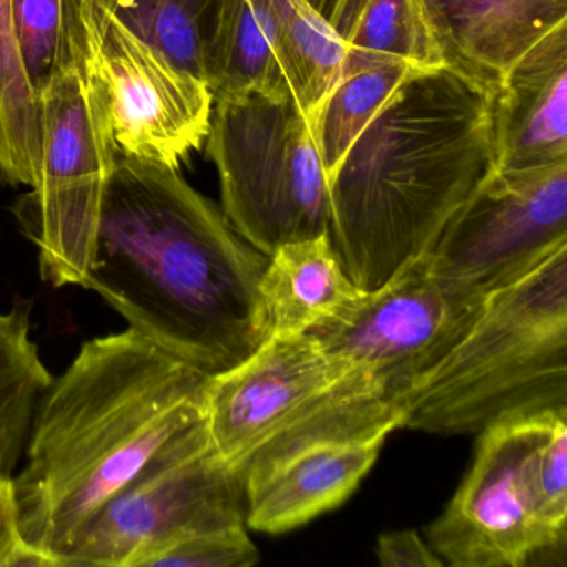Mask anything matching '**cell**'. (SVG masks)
Listing matches in <instances>:
<instances>
[{
	"instance_id": "obj_1",
	"label": "cell",
	"mask_w": 567,
	"mask_h": 567,
	"mask_svg": "<svg viewBox=\"0 0 567 567\" xmlns=\"http://www.w3.org/2000/svg\"><path fill=\"white\" fill-rule=\"evenodd\" d=\"M267 257L178 168L118 157L84 288L171 357L207 377L268 338Z\"/></svg>"
},
{
	"instance_id": "obj_2",
	"label": "cell",
	"mask_w": 567,
	"mask_h": 567,
	"mask_svg": "<svg viewBox=\"0 0 567 567\" xmlns=\"http://www.w3.org/2000/svg\"><path fill=\"white\" fill-rule=\"evenodd\" d=\"M208 378L132 330L82 344L42 396L14 474L25 543L62 567L89 520L205 420Z\"/></svg>"
},
{
	"instance_id": "obj_3",
	"label": "cell",
	"mask_w": 567,
	"mask_h": 567,
	"mask_svg": "<svg viewBox=\"0 0 567 567\" xmlns=\"http://www.w3.org/2000/svg\"><path fill=\"white\" fill-rule=\"evenodd\" d=\"M494 89L450 68L414 72L328 181L330 235L351 280L373 291L426 257L496 165Z\"/></svg>"
},
{
	"instance_id": "obj_4",
	"label": "cell",
	"mask_w": 567,
	"mask_h": 567,
	"mask_svg": "<svg viewBox=\"0 0 567 567\" xmlns=\"http://www.w3.org/2000/svg\"><path fill=\"white\" fill-rule=\"evenodd\" d=\"M393 403L400 430L443 436L567 410V245L493 291L464 337Z\"/></svg>"
},
{
	"instance_id": "obj_5",
	"label": "cell",
	"mask_w": 567,
	"mask_h": 567,
	"mask_svg": "<svg viewBox=\"0 0 567 567\" xmlns=\"http://www.w3.org/2000/svg\"><path fill=\"white\" fill-rule=\"evenodd\" d=\"M207 152L225 217L265 257L290 241L330 234L317 138L290 89L215 102Z\"/></svg>"
},
{
	"instance_id": "obj_6",
	"label": "cell",
	"mask_w": 567,
	"mask_h": 567,
	"mask_svg": "<svg viewBox=\"0 0 567 567\" xmlns=\"http://www.w3.org/2000/svg\"><path fill=\"white\" fill-rule=\"evenodd\" d=\"M41 164L19 212L55 288L84 287L109 185L117 165L107 99L89 52L39 89Z\"/></svg>"
},
{
	"instance_id": "obj_7",
	"label": "cell",
	"mask_w": 567,
	"mask_h": 567,
	"mask_svg": "<svg viewBox=\"0 0 567 567\" xmlns=\"http://www.w3.org/2000/svg\"><path fill=\"white\" fill-rule=\"evenodd\" d=\"M245 523V481L200 421L162 447L79 534L62 567H148L194 534Z\"/></svg>"
},
{
	"instance_id": "obj_8",
	"label": "cell",
	"mask_w": 567,
	"mask_h": 567,
	"mask_svg": "<svg viewBox=\"0 0 567 567\" xmlns=\"http://www.w3.org/2000/svg\"><path fill=\"white\" fill-rule=\"evenodd\" d=\"M370 394L388 396L313 333L270 334L250 357L208 378L205 423L218 457L244 474L248 461L275 441Z\"/></svg>"
},
{
	"instance_id": "obj_9",
	"label": "cell",
	"mask_w": 567,
	"mask_h": 567,
	"mask_svg": "<svg viewBox=\"0 0 567 567\" xmlns=\"http://www.w3.org/2000/svg\"><path fill=\"white\" fill-rule=\"evenodd\" d=\"M400 411L383 394L315 417L255 454L244 470L245 523L280 534L337 509L377 463Z\"/></svg>"
},
{
	"instance_id": "obj_10",
	"label": "cell",
	"mask_w": 567,
	"mask_h": 567,
	"mask_svg": "<svg viewBox=\"0 0 567 567\" xmlns=\"http://www.w3.org/2000/svg\"><path fill=\"white\" fill-rule=\"evenodd\" d=\"M487 297L436 274L423 257L308 333L394 400L464 337Z\"/></svg>"
},
{
	"instance_id": "obj_11",
	"label": "cell",
	"mask_w": 567,
	"mask_h": 567,
	"mask_svg": "<svg viewBox=\"0 0 567 567\" xmlns=\"http://www.w3.org/2000/svg\"><path fill=\"white\" fill-rule=\"evenodd\" d=\"M567 245V162L484 175L447 221L431 268L491 295Z\"/></svg>"
},
{
	"instance_id": "obj_12",
	"label": "cell",
	"mask_w": 567,
	"mask_h": 567,
	"mask_svg": "<svg viewBox=\"0 0 567 567\" xmlns=\"http://www.w3.org/2000/svg\"><path fill=\"white\" fill-rule=\"evenodd\" d=\"M81 22L117 151L135 161L181 167L210 131L208 85L142 41L114 12L84 9Z\"/></svg>"
},
{
	"instance_id": "obj_13",
	"label": "cell",
	"mask_w": 567,
	"mask_h": 567,
	"mask_svg": "<svg viewBox=\"0 0 567 567\" xmlns=\"http://www.w3.org/2000/svg\"><path fill=\"white\" fill-rule=\"evenodd\" d=\"M543 414L504 421L477 434L474 463L426 529V540L444 566L543 563L530 483V453Z\"/></svg>"
},
{
	"instance_id": "obj_14",
	"label": "cell",
	"mask_w": 567,
	"mask_h": 567,
	"mask_svg": "<svg viewBox=\"0 0 567 567\" xmlns=\"http://www.w3.org/2000/svg\"><path fill=\"white\" fill-rule=\"evenodd\" d=\"M414 2L443 64L489 89L536 42L567 22V0Z\"/></svg>"
},
{
	"instance_id": "obj_15",
	"label": "cell",
	"mask_w": 567,
	"mask_h": 567,
	"mask_svg": "<svg viewBox=\"0 0 567 567\" xmlns=\"http://www.w3.org/2000/svg\"><path fill=\"white\" fill-rule=\"evenodd\" d=\"M494 151L501 171L567 162V22L544 35L497 82Z\"/></svg>"
},
{
	"instance_id": "obj_16",
	"label": "cell",
	"mask_w": 567,
	"mask_h": 567,
	"mask_svg": "<svg viewBox=\"0 0 567 567\" xmlns=\"http://www.w3.org/2000/svg\"><path fill=\"white\" fill-rule=\"evenodd\" d=\"M363 295L330 234L281 245L267 257L260 281L268 337L308 333L357 307Z\"/></svg>"
},
{
	"instance_id": "obj_17",
	"label": "cell",
	"mask_w": 567,
	"mask_h": 567,
	"mask_svg": "<svg viewBox=\"0 0 567 567\" xmlns=\"http://www.w3.org/2000/svg\"><path fill=\"white\" fill-rule=\"evenodd\" d=\"M311 131L340 79L344 42L307 0H248Z\"/></svg>"
},
{
	"instance_id": "obj_18",
	"label": "cell",
	"mask_w": 567,
	"mask_h": 567,
	"mask_svg": "<svg viewBox=\"0 0 567 567\" xmlns=\"http://www.w3.org/2000/svg\"><path fill=\"white\" fill-rule=\"evenodd\" d=\"M204 78L214 102L290 89L248 0H215L205 29Z\"/></svg>"
},
{
	"instance_id": "obj_19",
	"label": "cell",
	"mask_w": 567,
	"mask_h": 567,
	"mask_svg": "<svg viewBox=\"0 0 567 567\" xmlns=\"http://www.w3.org/2000/svg\"><path fill=\"white\" fill-rule=\"evenodd\" d=\"M41 144L39 92L19 49L11 0H0V184L34 187Z\"/></svg>"
},
{
	"instance_id": "obj_20",
	"label": "cell",
	"mask_w": 567,
	"mask_h": 567,
	"mask_svg": "<svg viewBox=\"0 0 567 567\" xmlns=\"http://www.w3.org/2000/svg\"><path fill=\"white\" fill-rule=\"evenodd\" d=\"M54 378L42 363L24 310L0 311V474L14 476L39 403Z\"/></svg>"
},
{
	"instance_id": "obj_21",
	"label": "cell",
	"mask_w": 567,
	"mask_h": 567,
	"mask_svg": "<svg viewBox=\"0 0 567 567\" xmlns=\"http://www.w3.org/2000/svg\"><path fill=\"white\" fill-rule=\"evenodd\" d=\"M408 61H390L340 75L321 105L313 134L327 182L333 177L350 145L414 72Z\"/></svg>"
},
{
	"instance_id": "obj_22",
	"label": "cell",
	"mask_w": 567,
	"mask_h": 567,
	"mask_svg": "<svg viewBox=\"0 0 567 567\" xmlns=\"http://www.w3.org/2000/svg\"><path fill=\"white\" fill-rule=\"evenodd\" d=\"M344 48L340 75L390 61H408L420 69L446 68L414 0H371Z\"/></svg>"
},
{
	"instance_id": "obj_23",
	"label": "cell",
	"mask_w": 567,
	"mask_h": 567,
	"mask_svg": "<svg viewBox=\"0 0 567 567\" xmlns=\"http://www.w3.org/2000/svg\"><path fill=\"white\" fill-rule=\"evenodd\" d=\"M215 0H117L114 14L177 68L205 82L204 38Z\"/></svg>"
},
{
	"instance_id": "obj_24",
	"label": "cell",
	"mask_w": 567,
	"mask_h": 567,
	"mask_svg": "<svg viewBox=\"0 0 567 567\" xmlns=\"http://www.w3.org/2000/svg\"><path fill=\"white\" fill-rule=\"evenodd\" d=\"M19 49L35 89L87 52L74 0H11Z\"/></svg>"
},
{
	"instance_id": "obj_25",
	"label": "cell",
	"mask_w": 567,
	"mask_h": 567,
	"mask_svg": "<svg viewBox=\"0 0 567 567\" xmlns=\"http://www.w3.org/2000/svg\"><path fill=\"white\" fill-rule=\"evenodd\" d=\"M534 516L544 544L543 560L566 557L567 547V410L540 416L530 453ZM553 563V560H550Z\"/></svg>"
},
{
	"instance_id": "obj_26",
	"label": "cell",
	"mask_w": 567,
	"mask_h": 567,
	"mask_svg": "<svg viewBox=\"0 0 567 567\" xmlns=\"http://www.w3.org/2000/svg\"><path fill=\"white\" fill-rule=\"evenodd\" d=\"M260 560L247 524L194 534L165 549L148 567H250Z\"/></svg>"
},
{
	"instance_id": "obj_27",
	"label": "cell",
	"mask_w": 567,
	"mask_h": 567,
	"mask_svg": "<svg viewBox=\"0 0 567 567\" xmlns=\"http://www.w3.org/2000/svg\"><path fill=\"white\" fill-rule=\"evenodd\" d=\"M378 563L384 567H441V557L414 529L388 530L378 537Z\"/></svg>"
},
{
	"instance_id": "obj_28",
	"label": "cell",
	"mask_w": 567,
	"mask_h": 567,
	"mask_svg": "<svg viewBox=\"0 0 567 567\" xmlns=\"http://www.w3.org/2000/svg\"><path fill=\"white\" fill-rule=\"evenodd\" d=\"M24 546L25 540L19 526L14 476L0 474V567H14Z\"/></svg>"
},
{
	"instance_id": "obj_29",
	"label": "cell",
	"mask_w": 567,
	"mask_h": 567,
	"mask_svg": "<svg viewBox=\"0 0 567 567\" xmlns=\"http://www.w3.org/2000/svg\"><path fill=\"white\" fill-rule=\"evenodd\" d=\"M308 4L347 42L371 0H307Z\"/></svg>"
},
{
	"instance_id": "obj_30",
	"label": "cell",
	"mask_w": 567,
	"mask_h": 567,
	"mask_svg": "<svg viewBox=\"0 0 567 567\" xmlns=\"http://www.w3.org/2000/svg\"><path fill=\"white\" fill-rule=\"evenodd\" d=\"M74 4L78 6L79 14L84 9H91V11H111L114 12L117 0H74Z\"/></svg>"
}]
</instances>
